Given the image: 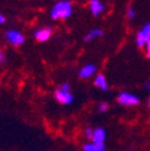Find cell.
Masks as SVG:
<instances>
[{"label": "cell", "instance_id": "30bf717a", "mask_svg": "<svg viewBox=\"0 0 150 151\" xmlns=\"http://www.w3.org/2000/svg\"><path fill=\"white\" fill-rule=\"evenodd\" d=\"M94 85H96L97 87L100 88L101 90L103 91H106L108 89V83H107V80H106L105 76L100 73L94 79Z\"/></svg>", "mask_w": 150, "mask_h": 151}, {"label": "cell", "instance_id": "9c48e42d", "mask_svg": "<svg viewBox=\"0 0 150 151\" xmlns=\"http://www.w3.org/2000/svg\"><path fill=\"white\" fill-rule=\"evenodd\" d=\"M104 9L105 7L100 0H90V11L94 16H98L99 14L103 13Z\"/></svg>", "mask_w": 150, "mask_h": 151}, {"label": "cell", "instance_id": "52a82bcc", "mask_svg": "<svg viewBox=\"0 0 150 151\" xmlns=\"http://www.w3.org/2000/svg\"><path fill=\"white\" fill-rule=\"evenodd\" d=\"M96 70H97L96 65H94V64H87V65H85L84 67H82V68L80 69L79 76L82 79H87L89 77H92L96 73Z\"/></svg>", "mask_w": 150, "mask_h": 151}, {"label": "cell", "instance_id": "3957f363", "mask_svg": "<svg viewBox=\"0 0 150 151\" xmlns=\"http://www.w3.org/2000/svg\"><path fill=\"white\" fill-rule=\"evenodd\" d=\"M150 41V22L146 23L144 27L138 33L136 36V44L138 47L146 46L148 42Z\"/></svg>", "mask_w": 150, "mask_h": 151}, {"label": "cell", "instance_id": "7a4b0ae2", "mask_svg": "<svg viewBox=\"0 0 150 151\" xmlns=\"http://www.w3.org/2000/svg\"><path fill=\"white\" fill-rule=\"evenodd\" d=\"M118 102L122 106H136L140 103V99L129 92H121L118 97Z\"/></svg>", "mask_w": 150, "mask_h": 151}, {"label": "cell", "instance_id": "5bb4252c", "mask_svg": "<svg viewBox=\"0 0 150 151\" xmlns=\"http://www.w3.org/2000/svg\"><path fill=\"white\" fill-rule=\"evenodd\" d=\"M127 16H128L129 19H133L134 17H136V11H134L132 7H129V9H127Z\"/></svg>", "mask_w": 150, "mask_h": 151}, {"label": "cell", "instance_id": "2e32d148", "mask_svg": "<svg viewBox=\"0 0 150 151\" xmlns=\"http://www.w3.org/2000/svg\"><path fill=\"white\" fill-rule=\"evenodd\" d=\"M107 109H108V104L105 103V102H103V103H101L99 105V110L101 111V112H105Z\"/></svg>", "mask_w": 150, "mask_h": 151}, {"label": "cell", "instance_id": "ffe728a7", "mask_svg": "<svg viewBox=\"0 0 150 151\" xmlns=\"http://www.w3.org/2000/svg\"><path fill=\"white\" fill-rule=\"evenodd\" d=\"M145 87H146V89H147L148 91L150 92V83H146V84H145Z\"/></svg>", "mask_w": 150, "mask_h": 151}, {"label": "cell", "instance_id": "277c9868", "mask_svg": "<svg viewBox=\"0 0 150 151\" xmlns=\"http://www.w3.org/2000/svg\"><path fill=\"white\" fill-rule=\"evenodd\" d=\"M55 98L59 103L63 104V105H69L74 101V96L71 93V91H65V90H61L59 88L55 92Z\"/></svg>", "mask_w": 150, "mask_h": 151}, {"label": "cell", "instance_id": "ba28073f", "mask_svg": "<svg viewBox=\"0 0 150 151\" xmlns=\"http://www.w3.org/2000/svg\"><path fill=\"white\" fill-rule=\"evenodd\" d=\"M52 35V29L48 27L41 28V29H38L35 33V38L38 41H41V42H44V41L48 40L49 37Z\"/></svg>", "mask_w": 150, "mask_h": 151}, {"label": "cell", "instance_id": "5b68a950", "mask_svg": "<svg viewBox=\"0 0 150 151\" xmlns=\"http://www.w3.org/2000/svg\"><path fill=\"white\" fill-rule=\"evenodd\" d=\"M5 37L15 46L21 45L24 42V37L22 36V34L17 31H7L5 34Z\"/></svg>", "mask_w": 150, "mask_h": 151}, {"label": "cell", "instance_id": "9a60e30c", "mask_svg": "<svg viewBox=\"0 0 150 151\" xmlns=\"http://www.w3.org/2000/svg\"><path fill=\"white\" fill-rule=\"evenodd\" d=\"M59 89L65 90V91H71V85L68 84V83H63V84L60 85Z\"/></svg>", "mask_w": 150, "mask_h": 151}, {"label": "cell", "instance_id": "8fae6325", "mask_svg": "<svg viewBox=\"0 0 150 151\" xmlns=\"http://www.w3.org/2000/svg\"><path fill=\"white\" fill-rule=\"evenodd\" d=\"M105 146L104 145L94 144V143H86L83 146V151H104Z\"/></svg>", "mask_w": 150, "mask_h": 151}, {"label": "cell", "instance_id": "ac0fdd59", "mask_svg": "<svg viewBox=\"0 0 150 151\" xmlns=\"http://www.w3.org/2000/svg\"><path fill=\"white\" fill-rule=\"evenodd\" d=\"M146 47H147V56L148 58H150V41L146 44Z\"/></svg>", "mask_w": 150, "mask_h": 151}, {"label": "cell", "instance_id": "6da1fadb", "mask_svg": "<svg viewBox=\"0 0 150 151\" xmlns=\"http://www.w3.org/2000/svg\"><path fill=\"white\" fill-rule=\"evenodd\" d=\"M73 13V6L69 1H60L57 4H55L54 9H52L50 16L53 19L59 18H68Z\"/></svg>", "mask_w": 150, "mask_h": 151}, {"label": "cell", "instance_id": "4fadbf2b", "mask_svg": "<svg viewBox=\"0 0 150 151\" xmlns=\"http://www.w3.org/2000/svg\"><path fill=\"white\" fill-rule=\"evenodd\" d=\"M92 133H94V129H92V127H86L84 129V134H85V137H86L87 139H92Z\"/></svg>", "mask_w": 150, "mask_h": 151}, {"label": "cell", "instance_id": "e0dca14e", "mask_svg": "<svg viewBox=\"0 0 150 151\" xmlns=\"http://www.w3.org/2000/svg\"><path fill=\"white\" fill-rule=\"evenodd\" d=\"M5 61V57H4V54H3L1 50H0V64H2L3 62Z\"/></svg>", "mask_w": 150, "mask_h": 151}, {"label": "cell", "instance_id": "8992f818", "mask_svg": "<svg viewBox=\"0 0 150 151\" xmlns=\"http://www.w3.org/2000/svg\"><path fill=\"white\" fill-rule=\"evenodd\" d=\"M105 139H106V132L103 128L94 129V133H92V143L99 145H104Z\"/></svg>", "mask_w": 150, "mask_h": 151}, {"label": "cell", "instance_id": "d6986e66", "mask_svg": "<svg viewBox=\"0 0 150 151\" xmlns=\"http://www.w3.org/2000/svg\"><path fill=\"white\" fill-rule=\"evenodd\" d=\"M4 21H5V18H4V16H2V15L0 14V24L4 23Z\"/></svg>", "mask_w": 150, "mask_h": 151}, {"label": "cell", "instance_id": "7c38bea8", "mask_svg": "<svg viewBox=\"0 0 150 151\" xmlns=\"http://www.w3.org/2000/svg\"><path fill=\"white\" fill-rule=\"evenodd\" d=\"M101 36H103V32H102L101 29H99V28H94V29L90 31L86 36H85L84 40L85 41H90V40H92L94 38L101 37Z\"/></svg>", "mask_w": 150, "mask_h": 151}, {"label": "cell", "instance_id": "44dd1931", "mask_svg": "<svg viewBox=\"0 0 150 151\" xmlns=\"http://www.w3.org/2000/svg\"><path fill=\"white\" fill-rule=\"evenodd\" d=\"M148 106H149V108H150V99H149V101H148Z\"/></svg>", "mask_w": 150, "mask_h": 151}]
</instances>
